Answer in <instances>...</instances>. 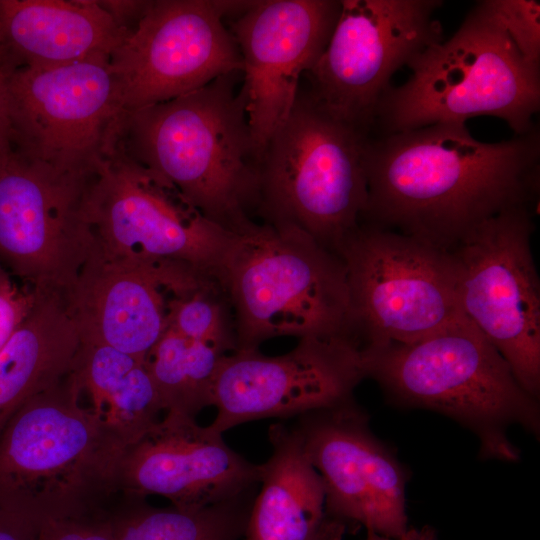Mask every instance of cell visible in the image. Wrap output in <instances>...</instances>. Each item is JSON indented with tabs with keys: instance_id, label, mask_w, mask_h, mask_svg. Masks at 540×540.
Segmentation results:
<instances>
[{
	"instance_id": "1",
	"label": "cell",
	"mask_w": 540,
	"mask_h": 540,
	"mask_svg": "<svg viewBox=\"0 0 540 540\" xmlns=\"http://www.w3.org/2000/svg\"><path fill=\"white\" fill-rule=\"evenodd\" d=\"M540 136L495 143L465 123H436L369 139L362 219L451 251L484 221L529 207L539 184Z\"/></svg>"
},
{
	"instance_id": "2",
	"label": "cell",
	"mask_w": 540,
	"mask_h": 540,
	"mask_svg": "<svg viewBox=\"0 0 540 540\" xmlns=\"http://www.w3.org/2000/svg\"><path fill=\"white\" fill-rule=\"evenodd\" d=\"M235 75L119 114L110 140L233 232L252 221L250 212L257 209L260 162Z\"/></svg>"
},
{
	"instance_id": "3",
	"label": "cell",
	"mask_w": 540,
	"mask_h": 540,
	"mask_svg": "<svg viewBox=\"0 0 540 540\" xmlns=\"http://www.w3.org/2000/svg\"><path fill=\"white\" fill-rule=\"evenodd\" d=\"M362 359L365 376L394 401L442 413L468 427L484 458L518 460L507 436L512 424L539 433L537 398L464 314L412 343L363 346Z\"/></svg>"
},
{
	"instance_id": "4",
	"label": "cell",
	"mask_w": 540,
	"mask_h": 540,
	"mask_svg": "<svg viewBox=\"0 0 540 540\" xmlns=\"http://www.w3.org/2000/svg\"><path fill=\"white\" fill-rule=\"evenodd\" d=\"M81 395L71 371L0 433V498L44 522L104 512L120 499L125 446Z\"/></svg>"
},
{
	"instance_id": "5",
	"label": "cell",
	"mask_w": 540,
	"mask_h": 540,
	"mask_svg": "<svg viewBox=\"0 0 540 540\" xmlns=\"http://www.w3.org/2000/svg\"><path fill=\"white\" fill-rule=\"evenodd\" d=\"M219 281L236 350L281 336L357 339L342 259L297 227L247 223L235 232Z\"/></svg>"
},
{
	"instance_id": "6",
	"label": "cell",
	"mask_w": 540,
	"mask_h": 540,
	"mask_svg": "<svg viewBox=\"0 0 540 540\" xmlns=\"http://www.w3.org/2000/svg\"><path fill=\"white\" fill-rule=\"evenodd\" d=\"M408 67L407 82L391 87L378 104L375 120L385 135L478 116L500 118L516 135L535 127L539 67L524 60L487 0L453 36L426 48Z\"/></svg>"
},
{
	"instance_id": "7",
	"label": "cell",
	"mask_w": 540,
	"mask_h": 540,
	"mask_svg": "<svg viewBox=\"0 0 540 540\" xmlns=\"http://www.w3.org/2000/svg\"><path fill=\"white\" fill-rule=\"evenodd\" d=\"M367 134L299 90L260 158L257 211L264 222L297 227L336 253L366 209Z\"/></svg>"
},
{
	"instance_id": "8",
	"label": "cell",
	"mask_w": 540,
	"mask_h": 540,
	"mask_svg": "<svg viewBox=\"0 0 540 540\" xmlns=\"http://www.w3.org/2000/svg\"><path fill=\"white\" fill-rule=\"evenodd\" d=\"M87 211L99 252L133 262L184 264L218 280L235 238L113 143L98 162Z\"/></svg>"
},
{
	"instance_id": "9",
	"label": "cell",
	"mask_w": 540,
	"mask_h": 540,
	"mask_svg": "<svg viewBox=\"0 0 540 540\" xmlns=\"http://www.w3.org/2000/svg\"><path fill=\"white\" fill-rule=\"evenodd\" d=\"M362 346L412 343L463 314L451 251L369 222L339 244Z\"/></svg>"
},
{
	"instance_id": "10",
	"label": "cell",
	"mask_w": 540,
	"mask_h": 540,
	"mask_svg": "<svg viewBox=\"0 0 540 540\" xmlns=\"http://www.w3.org/2000/svg\"><path fill=\"white\" fill-rule=\"evenodd\" d=\"M93 172H68L13 145L0 151V263L36 293L66 295L92 251Z\"/></svg>"
},
{
	"instance_id": "11",
	"label": "cell",
	"mask_w": 540,
	"mask_h": 540,
	"mask_svg": "<svg viewBox=\"0 0 540 540\" xmlns=\"http://www.w3.org/2000/svg\"><path fill=\"white\" fill-rule=\"evenodd\" d=\"M529 207L484 221L452 250L463 314L509 364L521 386L540 392V282Z\"/></svg>"
},
{
	"instance_id": "12",
	"label": "cell",
	"mask_w": 540,
	"mask_h": 540,
	"mask_svg": "<svg viewBox=\"0 0 540 540\" xmlns=\"http://www.w3.org/2000/svg\"><path fill=\"white\" fill-rule=\"evenodd\" d=\"M253 1L154 0L135 28L112 51L119 114L195 91L240 72L238 45L223 22Z\"/></svg>"
},
{
	"instance_id": "13",
	"label": "cell",
	"mask_w": 540,
	"mask_h": 540,
	"mask_svg": "<svg viewBox=\"0 0 540 540\" xmlns=\"http://www.w3.org/2000/svg\"><path fill=\"white\" fill-rule=\"evenodd\" d=\"M328 44L305 74L334 117L368 131L392 75L444 40L439 0H342Z\"/></svg>"
},
{
	"instance_id": "14",
	"label": "cell",
	"mask_w": 540,
	"mask_h": 540,
	"mask_svg": "<svg viewBox=\"0 0 540 540\" xmlns=\"http://www.w3.org/2000/svg\"><path fill=\"white\" fill-rule=\"evenodd\" d=\"M12 145L68 172L97 169L119 115L109 57L9 76Z\"/></svg>"
},
{
	"instance_id": "15",
	"label": "cell",
	"mask_w": 540,
	"mask_h": 540,
	"mask_svg": "<svg viewBox=\"0 0 540 540\" xmlns=\"http://www.w3.org/2000/svg\"><path fill=\"white\" fill-rule=\"evenodd\" d=\"M362 349L354 337H305L289 352L266 356L236 350L222 357L212 393L223 434L252 420L288 418L352 398L365 378Z\"/></svg>"
},
{
	"instance_id": "16",
	"label": "cell",
	"mask_w": 540,
	"mask_h": 540,
	"mask_svg": "<svg viewBox=\"0 0 540 540\" xmlns=\"http://www.w3.org/2000/svg\"><path fill=\"white\" fill-rule=\"evenodd\" d=\"M294 427L323 481L334 518L348 531L363 526L390 538L407 533V472L372 433L353 398L299 416Z\"/></svg>"
},
{
	"instance_id": "17",
	"label": "cell",
	"mask_w": 540,
	"mask_h": 540,
	"mask_svg": "<svg viewBox=\"0 0 540 540\" xmlns=\"http://www.w3.org/2000/svg\"><path fill=\"white\" fill-rule=\"evenodd\" d=\"M340 9L334 0L253 1L232 22L242 60L240 93L260 158L294 107L300 77L325 50Z\"/></svg>"
},
{
	"instance_id": "18",
	"label": "cell",
	"mask_w": 540,
	"mask_h": 540,
	"mask_svg": "<svg viewBox=\"0 0 540 540\" xmlns=\"http://www.w3.org/2000/svg\"><path fill=\"white\" fill-rule=\"evenodd\" d=\"M216 280L179 263H141L92 248L66 294L81 341L145 360L168 329L173 305Z\"/></svg>"
},
{
	"instance_id": "19",
	"label": "cell",
	"mask_w": 540,
	"mask_h": 540,
	"mask_svg": "<svg viewBox=\"0 0 540 540\" xmlns=\"http://www.w3.org/2000/svg\"><path fill=\"white\" fill-rule=\"evenodd\" d=\"M260 465L232 450L221 433L195 418L165 413L137 441L125 446L119 467L122 498L156 495L196 509L258 488Z\"/></svg>"
},
{
	"instance_id": "20",
	"label": "cell",
	"mask_w": 540,
	"mask_h": 540,
	"mask_svg": "<svg viewBox=\"0 0 540 540\" xmlns=\"http://www.w3.org/2000/svg\"><path fill=\"white\" fill-rule=\"evenodd\" d=\"M129 33L93 0H0V64L9 72L110 57Z\"/></svg>"
},
{
	"instance_id": "21",
	"label": "cell",
	"mask_w": 540,
	"mask_h": 540,
	"mask_svg": "<svg viewBox=\"0 0 540 540\" xmlns=\"http://www.w3.org/2000/svg\"><path fill=\"white\" fill-rule=\"evenodd\" d=\"M269 440L245 540H342L347 527L328 512L323 481L296 428L274 424Z\"/></svg>"
},
{
	"instance_id": "22",
	"label": "cell",
	"mask_w": 540,
	"mask_h": 540,
	"mask_svg": "<svg viewBox=\"0 0 540 540\" xmlns=\"http://www.w3.org/2000/svg\"><path fill=\"white\" fill-rule=\"evenodd\" d=\"M80 346L66 296L35 293L30 310L0 347V433L31 398L72 371Z\"/></svg>"
},
{
	"instance_id": "23",
	"label": "cell",
	"mask_w": 540,
	"mask_h": 540,
	"mask_svg": "<svg viewBox=\"0 0 540 540\" xmlns=\"http://www.w3.org/2000/svg\"><path fill=\"white\" fill-rule=\"evenodd\" d=\"M72 374L89 407L124 446L161 420L163 406L145 360L81 341Z\"/></svg>"
},
{
	"instance_id": "24",
	"label": "cell",
	"mask_w": 540,
	"mask_h": 540,
	"mask_svg": "<svg viewBox=\"0 0 540 540\" xmlns=\"http://www.w3.org/2000/svg\"><path fill=\"white\" fill-rule=\"evenodd\" d=\"M257 489L196 509L121 498L112 510L116 540H239Z\"/></svg>"
},
{
	"instance_id": "25",
	"label": "cell",
	"mask_w": 540,
	"mask_h": 540,
	"mask_svg": "<svg viewBox=\"0 0 540 540\" xmlns=\"http://www.w3.org/2000/svg\"><path fill=\"white\" fill-rule=\"evenodd\" d=\"M220 349L167 329L145 358L165 413L195 418L212 406Z\"/></svg>"
},
{
	"instance_id": "26",
	"label": "cell",
	"mask_w": 540,
	"mask_h": 540,
	"mask_svg": "<svg viewBox=\"0 0 540 540\" xmlns=\"http://www.w3.org/2000/svg\"><path fill=\"white\" fill-rule=\"evenodd\" d=\"M168 329L226 354L236 350L232 311L219 280L179 299L173 305Z\"/></svg>"
},
{
	"instance_id": "27",
	"label": "cell",
	"mask_w": 540,
	"mask_h": 540,
	"mask_svg": "<svg viewBox=\"0 0 540 540\" xmlns=\"http://www.w3.org/2000/svg\"><path fill=\"white\" fill-rule=\"evenodd\" d=\"M524 60L540 63V5L531 0H487Z\"/></svg>"
},
{
	"instance_id": "28",
	"label": "cell",
	"mask_w": 540,
	"mask_h": 540,
	"mask_svg": "<svg viewBox=\"0 0 540 540\" xmlns=\"http://www.w3.org/2000/svg\"><path fill=\"white\" fill-rule=\"evenodd\" d=\"M112 510L47 520L42 524L39 540H116Z\"/></svg>"
},
{
	"instance_id": "29",
	"label": "cell",
	"mask_w": 540,
	"mask_h": 540,
	"mask_svg": "<svg viewBox=\"0 0 540 540\" xmlns=\"http://www.w3.org/2000/svg\"><path fill=\"white\" fill-rule=\"evenodd\" d=\"M35 292L16 279L0 263V347L25 317Z\"/></svg>"
},
{
	"instance_id": "30",
	"label": "cell",
	"mask_w": 540,
	"mask_h": 540,
	"mask_svg": "<svg viewBox=\"0 0 540 540\" xmlns=\"http://www.w3.org/2000/svg\"><path fill=\"white\" fill-rule=\"evenodd\" d=\"M43 522L24 507L0 498V540H39Z\"/></svg>"
},
{
	"instance_id": "31",
	"label": "cell",
	"mask_w": 540,
	"mask_h": 540,
	"mask_svg": "<svg viewBox=\"0 0 540 540\" xmlns=\"http://www.w3.org/2000/svg\"><path fill=\"white\" fill-rule=\"evenodd\" d=\"M149 1H99L116 24L130 33L142 18Z\"/></svg>"
},
{
	"instance_id": "32",
	"label": "cell",
	"mask_w": 540,
	"mask_h": 540,
	"mask_svg": "<svg viewBox=\"0 0 540 540\" xmlns=\"http://www.w3.org/2000/svg\"><path fill=\"white\" fill-rule=\"evenodd\" d=\"M11 72L0 64V151L12 145L9 76Z\"/></svg>"
},
{
	"instance_id": "33",
	"label": "cell",
	"mask_w": 540,
	"mask_h": 540,
	"mask_svg": "<svg viewBox=\"0 0 540 540\" xmlns=\"http://www.w3.org/2000/svg\"><path fill=\"white\" fill-rule=\"evenodd\" d=\"M366 540H437V534L433 527L423 526L420 529L411 528L400 538H390L373 531H367Z\"/></svg>"
},
{
	"instance_id": "34",
	"label": "cell",
	"mask_w": 540,
	"mask_h": 540,
	"mask_svg": "<svg viewBox=\"0 0 540 540\" xmlns=\"http://www.w3.org/2000/svg\"><path fill=\"white\" fill-rule=\"evenodd\" d=\"M2 151V150H1Z\"/></svg>"
}]
</instances>
